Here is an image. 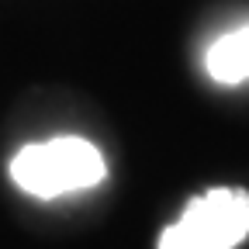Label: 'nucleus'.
<instances>
[{
    "label": "nucleus",
    "mask_w": 249,
    "mask_h": 249,
    "mask_svg": "<svg viewBox=\"0 0 249 249\" xmlns=\"http://www.w3.org/2000/svg\"><path fill=\"white\" fill-rule=\"evenodd\" d=\"M104 173H107V166H104L101 149L76 135L24 145L11 160V180L24 194L42 197V201L97 187L104 180Z\"/></svg>",
    "instance_id": "nucleus-1"
},
{
    "label": "nucleus",
    "mask_w": 249,
    "mask_h": 249,
    "mask_svg": "<svg viewBox=\"0 0 249 249\" xmlns=\"http://www.w3.org/2000/svg\"><path fill=\"white\" fill-rule=\"evenodd\" d=\"M249 235V191L214 187L187 201L183 214L163 229L160 249H235Z\"/></svg>",
    "instance_id": "nucleus-2"
},
{
    "label": "nucleus",
    "mask_w": 249,
    "mask_h": 249,
    "mask_svg": "<svg viewBox=\"0 0 249 249\" xmlns=\"http://www.w3.org/2000/svg\"><path fill=\"white\" fill-rule=\"evenodd\" d=\"M204 70L214 83H242L249 80V24L214 38L204 52Z\"/></svg>",
    "instance_id": "nucleus-3"
}]
</instances>
